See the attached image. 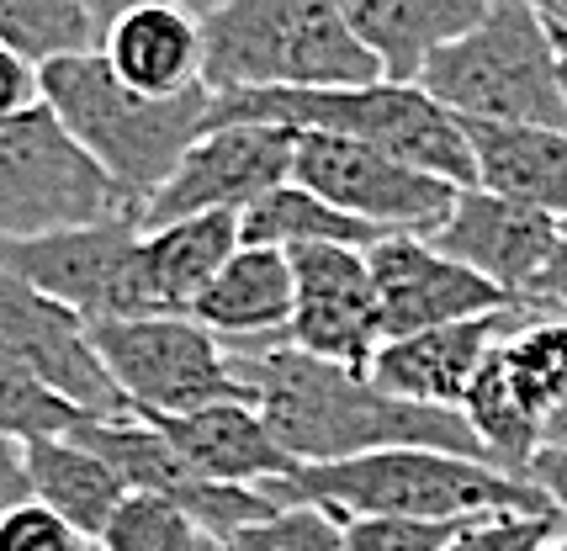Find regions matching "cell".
Here are the masks:
<instances>
[{
    "mask_svg": "<svg viewBox=\"0 0 567 551\" xmlns=\"http://www.w3.org/2000/svg\"><path fill=\"white\" fill-rule=\"evenodd\" d=\"M536 551H567V530H563V536H551V541H546V547H536Z\"/></svg>",
    "mask_w": 567,
    "mask_h": 551,
    "instance_id": "obj_41",
    "label": "cell"
},
{
    "mask_svg": "<svg viewBox=\"0 0 567 551\" xmlns=\"http://www.w3.org/2000/svg\"><path fill=\"white\" fill-rule=\"evenodd\" d=\"M85 414L64 393H53L43 376H32L17 361H0V435L38 440V435H70Z\"/></svg>",
    "mask_w": 567,
    "mask_h": 551,
    "instance_id": "obj_29",
    "label": "cell"
},
{
    "mask_svg": "<svg viewBox=\"0 0 567 551\" xmlns=\"http://www.w3.org/2000/svg\"><path fill=\"white\" fill-rule=\"evenodd\" d=\"M133 6H159V0H85V11H91L96 32H106V27L117 22L123 11H133ZM165 6H192V11H213L218 0H165Z\"/></svg>",
    "mask_w": 567,
    "mask_h": 551,
    "instance_id": "obj_38",
    "label": "cell"
},
{
    "mask_svg": "<svg viewBox=\"0 0 567 551\" xmlns=\"http://www.w3.org/2000/svg\"><path fill=\"white\" fill-rule=\"evenodd\" d=\"M234 372L260 403L266 425L297 461H340V456L382 451V446H441L477 461H494L462 408L414 403L388 393L367 366L323 361L292 340L228 351Z\"/></svg>",
    "mask_w": 567,
    "mask_h": 551,
    "instance_id": "obj_1",
    "label": "cell"
},
{
    "mask_svg": "<svg viewBox=\"0 0 567 551\" xmlns=\"http://www.w3.org/2000/svg\"><path fill=\"white\" fill-rule=\"evenodd\" d=\"M557 228H563L557 212H542V207L504 197V191H488V186H462L456 207L445 212V223L430 239L445 254L467 260L472 271L498 281L509 298L536 302L530 292H536V276L546 271V254L557 245Z\"/></svg>",
    "mask_w": 567,
    "mask_h": 551,
    "instance_id": "obj_15",
    "label": "cell"
},
{
    "mask_svg": "<svg viewBox=\"0 0 567 551\" xmlns=\"http://www.w3.org/2000/svg\"><path fill=\"white\" fill-rule=\"evenodd\" d=\"M0 551H96V541L53 503L22 499L0 514Z\"/></svg>",
    "mask_w": 567,
    "mask_h": 551,
    "instance_id": "obj_32",
    "label": "cell"
},
{
    "mask_svg": "<svg viewBox=\"0 0 567 551\" xmlns=\"http://www.w3.org/2000/svg\"><path fill=\"white\" fill-rule=\"evenodd\" d=\"M101 53L112 59V70L154 96H175L202 80V11L192 6H133L101 32Z\"/></svg>",
    "mask_w": 567,
    "mask_h": 551,
    "instance_id": "obj_20",
    "label": "cell"
},
{
    "mask_svg": "<svg viewBox=\"0 0 567 551\" xmlns=\"http://www.w3.org/2000/svg\"><path fill=\"white\" fill-rule=\"evenodd\" d=\"M228 551H346V520L323 503H281L276 514L239 530Z\"/></svg>",
    "mask_w": 567,
    "mask_h": 551,
    "instance_id": "obj_30",
    "label": "cell"
},
{
    "mask_svg": "<svg viewBox=\"0 0 567 551\" xmlns=\"http://www.w3.org/2000/svg\"><path fill=\"white\" fill-rule=\"evenodd\" d=\"M207 536L213 530H202L175 499L127 488V499L112 509L106 530L96 536V551H202Z\"/></svg>",
    "mask_w": 567,
    "mask_h": 551,
    "instance_id": "obj_28",
    "label": "cell"
},
{
    "mask_svg": "<svg viewBox=\"0 0 567 551\" xmlns=\"http://www.w3.org/2000/svg\"><path fill=\"white\" fill-rule=\"evenodd\" d=\"M292 254L276 250V245H239L228 254V266L207 281L192 319L213 329L228 351H249V345L292 340L287 334L292 329Z\"/></svg>",
    "mask_w": 567,
    "mask_h": 551,
    "instance_id": "obj_18",
    "label": "cell"
},
{
    "mask_svg": "<svg viewBox=\"0 0 567 551\" xmlns=\"http://www.w3.org/2000/svg\"><path fill=\"white\" fill-rule=\"evenodd\" d=\"M504 366L546 446L567 440V319L542 313L504 340Z\"/></svg>",
    "mask_w": 567,
    "mask_h": 551,
    "instance_id": "obj_25",
    "label": "cell"
},
{
    "mask_svg": "<svg viewBox=\"0 0 567 551\" xmlns=\"http://www.w3.org/2000/svg\"><path fill=\"white\" fill-rule=\"evenodd\" d=\"M551 22V43H557V75H563V96H567V22L563 17H546Z\"/></svg>",
    "mask_w": 567,
    "mask_h": 551,
    "instance_id": "obj_39",
    "label": "cell"
},
{
    "mask_svg": "<svg viewBox=\"0 0 567 551\" xmlns=\"http://www.w3.org/2000/svg\"><path fill=\"white\" fill-rule=\"evenodd\" d=\"M239 233H245V245H276V250H292V245H355V250H371L377 239H388V228L323 201L302 180H281L260 201H249L239 212Z\"/></svg>",
    "mask_w": 567,
    "mask_h": 551,
    "instance_id": "obj_24",
    "label": "cell"
},
{
    "mask_svg": "<svg viewBox=\"0 0 567 551\" xmlns=\"http://www.w3.org/2000/svg\"><path fill=\"white\" fill-rule=\"evenodd\" d=\"M38 101H43V64L27 59L22 49H11V43H0V123L22 117Z\"/></svg>",
    "mask_w": 567,
    "mask_h": 551,
    "instance_id": "obj_34",
    "label": "cell"
},
{
    "mask_svg": "<svg viewBox=\"0 0 567 551\" xmlns=\"http://www.w3.org/2000/svg\"><path fill=\"white\" fill-rule=\"evenodd\" d=\"M494 0H340L355 38L377 53L388 80H420L424 59L462 38Z\"/></svg>",
    "mask_w": 567,
    "mask_h": 551,
    "instance_id": "obj_21",
    "label": "cell"
},
{
    "mask_svg": "<svg viewBox=\"0 0 567 551\" xmlns=\"http://www.w3.org/2000/svg\"><path fill=\"white\" fill-rule=\"evenodd\" d=\"M133 212L96 154L74 138L49 101L0 123V239H27L70 223Z\"/></svg>",
    "mask_w": 567,
    "mask_h": 551,
    "instance_id": "obj_7",
    "label": "cell"
},
{
    "mask_svg": "<svg viewBox=\"0 0 567 551\" xmlns=\"http://www.w3.org/2000/svg\"><path fill=\"white\" fill-rule=\"evenodd\" d=\"M297 127L287 123H213L175 159L165 186L138 207V228H159L192 212H245L271 186L292 180Z\"/></svg>",
    "mask_w": 567,
    "mask_h": 551,
    "instance_id": "obj_11",
    "label": "cell"
},
{
    "mask_svg": "<svg viewBox=\"0 0 567 551\" xmlns=\"http://www.w3.org/2000/svg\"><path fill=\"white\" fill-rule=\"evenodd\" d=\"M530 298L542 302V308H551V313H567V218L557 228V245L546 254V271L536 276V292Z\"/></svg>",
    "mask_w": 567,
    "mask_h": 551,
    "instance_id": "obj_35",
    "label": "cell"
},
{
    "mask_svg": "<svg viewBox=\"0 0 567 551\" xmlns=\"http://www.w3.org/2000/svg\"><path fill=\"white\" fill-rule=\"evenodd\" d=\"M367 260L382 298V340H403L420 329L498 313L519 302L498 281L472 271L467 260L445 254L430 233H388L367 250Z\"/></svg>",
    "mask_w": 567,
    "mask_h": 551,
    "instance_id": "obj_13",
    "label": "cell"
},
{
    "mask_svg": "<svg viewBox=\"0 0 567 551\" xmlns=\"http://www.w3.org/2000/svg\"><path fill=\"white\" fill-rule=\"evenodd\" d=\"M213 123H287L297 133H346L361 144L424 165L456 186H477L467 123L424 91L420 80H361V85H271L228 91L213 101Z\"/></svg>",
    "mask_w": 567,
    "mask_h": 551,
    "instance_id": "obj_4",
    "label": "cell"
},
{
    "mask_svg": "<svg viewBox=\"0 0 567 551\" xmlns=\"http://www.w3.org/2000/svg\"><path fill=\"white\" fill-rule=\"evenodd\" d=\"M91 345L138 414H181L218 398H249L228 345L192 313L96 319Z\"/></svg>",
    "mask_w": 567,
    "mask_h": 551,
    "instance_id": "obj_8",
    "label": "cell"
},
{
    "mask_svg": "<svg viewBox=\"0 0 567 551\" xmlns=\"http://www.w3.org/2000/svg\"><path fill=\"white\" fill-rule=\"evenodd\" d=\"M32 499V477H27V456H22V440L0 435V514L11 503Z\"/></svg>",
    "mask_w": 567,
    "mask_h": 551,
    "instance_id": "obj_37",
    "label": "cell"
},
{
    "mask_svg": "<svg viewBox=\"0 0 567 551\" xmlns=\"http://www.w3.org/2000/svg\"><path fill=\"white\" fill-rule=\"evenodd\" d=\"M43 101L106 165V176L127 191L133 218H138V207L165 186L175 159L213 127L218 91L197 80L175 96H154V91L127 85L101 49H85L43 64Z\"/></svg>",
    "mask_w": 567,
    "mask_h": 551,
    "instance_id": "obj_3",
    "label": "cell"
},
{
    "mask_svg": "<svg viewBox=\"0 0 567 551\" xmlns=\"http://www.w3.org/2000/svg\"><path fill=\"white\" fill-rule=\"evenodd\" d=\"M525 477H530V482L542 488L546 499L563 509V520H567V440H563V446H542Z\"/></svg>",
    "mask_w": 567,
    "mask_h": 551,
    "instance_id": "obj_36",
    "label": "cell"
},
{
    "mask_svg": "<svg viewBox=\"0 0 567 551\" xmlns=\"http://www.w3.org/2000/svg\"><path fill=\"white\" fill-rule=\"evenodd\" d=\"M346 551H445L467 520H420V514H340Z\"/></svg>",
    "mask_w": 567,
    "mask_h": 551,
    "instance_id": "obj_31",
    "label": "cell"
},
{
    "mask_svg": "<svg viewBox=\"0 0 567 551\" xmlns=\"http://www.w3.org/2000/svg\"><path fill=\"white\" fill-rule=\"evenodd\" d=\"M0 43L49 64L64 53L101 49V32L85 0H0Z\"/></svg>",
    "mask_w": 567,
    "mask_h": 551,
    "instance_id": "obj_27",
    "label": "cell"
},
{
    "mask_svg": "<svg viewBox=\"0 0 567 551\" xmlns=\"http://www.w3.org/2000/svg\"><path fill=\"white\" fill-rule=\"evenodd\" d=\"M202 80L218 96L271 85H361L382 75L340 0H218L202 11Z\"/></svg>",
    "mask_w": 567,
    "mask_h": 551,
    "instance_id": "obj_5",
    "label": "cell"
},
{
    "mask_svg": "<svg viewBox=\"0 0 567 551\" xmlns=\"http://www.w3.org/2000/svg\"><path fill=\"white\" fill-rule=\"evenodd\" d=\"M542 313L546 308H536V302H515V308H498V313H477V319L435 324L420 329V334H403V340H382L367 372L398 398L456 408L498 340H509L519 324H530Z\"/></svg>",
    "mask_w": 567,
    "mask_h": 551,
    "instance_id": "obj_16",
    "label": "cell"
},
{
    "mask_svg": "<svg viewBox=\"0 0 567 551\" xmlns=\"http://www.w3.org/2000/svg\"><path fill=\"white\" fill-rule=\"evenodd\" d=\"M477 159V186L530 201L542 212L567 218V133L563 127H519L462 117Z\"/></svg>",
    "mask_w": 567,
    "mask_h": 551,
    "instance_id": "obj_22",
    "label": "cell"
},
{
    "mask_svg": "<svg viewBox=\"0 0 567 551\" xmlns=\"http://www.w3.org/2000/svg\"><path fill=\"white\" fill-rule=\"evenodd\" d=\"M292 345L346 361V366H371L382 345V298L371 276L367 250L355 245H292Z\"/></svg>",
    "mask_w": 567,
    "mask_h": 551,
    "instance_id": "obj_14",
    "label": "cell"
},
{
    "mask_svg": "<svg viewBox=\"0 0 567 551\" xmlns=\"http://www.w3.org/2000/svg\"><path fill=\"white\" fill-rule=\"evenodd\" d=\"M245 245L239 212H192L175 223L144 228L138 239V281H144L148 313H192L207 281L228 266V254Z\"/></svg>",
    "mask_w": 567,
    "mask_h": 551,
    "instance_id": "obj_19",
    "label": "cell"
},
{
    "mask_svg": "<svg viewBox=\"0 0 567 551\" xmlns=\"http://www.w3.org/2000/svg\"><path fill=\"white\" fill-rule=\"evenodd\" d=\"M175 440V451L186 456L202 477L218 482H255L266 488L276 477L297 467V456L276 440L255 398H218L202 408H181V414H144Z\"/></svg>",
    "mask_w": 567,
    "mask_h": 551,
    "instance_id": "obj_17",
    "label": "cell"
},
{
    "mask_svg": "<svg viewBox=\"0 0 567 551\" xmlns=\"http://www.w3.org/2000/svg\"><path fill=\"white\" fill-rule=\"evenodd\" d=\"M292 180L388 233H435L462 197L456 180L435 176L424 165H409L346 133H313V127L297 133Z\"/></svg>",
    "mask_w": 567,
    "mask_h": 551,
    "instance_id": "obj_10",
    "label": "cell"
},
{
    "mask_svg": "<svg viewBox=\"0 0 567 551\" xmlns=\"http://www.w3.org/2000/svg\"><path fill=\"white\" fill-rule=\"evenodd\" d=\"M22 456H27V477H32V499L53 503L91 541L106 530L112 509L127 499V482L117 477V467L91 451L85 440H74V435L22 440Z\"/></svg>",
    "mask_w": 567,
    "mask_h": 551,
    "instance_id": "obj_23",
    "label": "cell"
},
{
    "mask_svg": "<svg viewBox=\"0 0 567 551\" xmlns=\"http://www.w3.org/2000/svg\"><path fill=\"white\" fill-rule=\"evenodd\" d=\"M281 503H323L329 514H420V520H477V514H563L530 477H515L441 446H382L340 461H297L266 482Z\"/></svg>",
    "mask_w": 567,
    "mask_h": 551,
    "instance_id": "obj_2",
    "label": "cell"
},
{
    "mask_svg": "<svg viewBox=\"0 0 567 551\" xmlns=\"http://www.w3.org/2000/svg\"><path fill=\"white\" fill-rule=\"evenodd\" d=\"M0 361H17L32 376H43L80 414L133 408L91 345V319H80L70 302L38 292L11 271H0Z\"/></svg>",
    "mask_w": 567,
    "mask_h": 551,
    "instance_id": "obj_12",
    "label": "cell"
},
{
    "mask_svg": "<svg viewBox=\"0 0 567 551\" xmlns=\"http://www.w3.org/2000/svg\"><path fill=\"white\" fill-rule=\"evenodd\" d=\"M138 239L144 228L133 212L70 223L27 239H0V271L32 281L38 292L70 302L80 319H138L148 313L138 281Z\"/></svg>",
    "mask_w": 567,
    "mask_h": 551,
    "instance_id": "obj_9",
    "label": "cell"
},
{
    "mask_svg": "<svg viewBox=\"0 0 567 551\" xmlns=\"http://www.w3.org/2000/svg\"><path fill=\"white\" fill-rule=\"evenodd\" d=\"M456 408L467 414V425L477 429V440L488 446L494 467H504V472H515V477L530 472V461H536V451H542L546 440H542V429H536V419H530V408H525L515 393V376L504 366V340H498L494 355L477 366V376H472V387L462 393Z\"/></svg>",
    "mask_w": 567,
    "mask_h": 551,
    "instance_id": "obj_26",
    "label": "cell"
},
{
    "mask_svg": "<svg viewBox=\"0 0 567 551\" xmlns=\"http://www.w3.org/2000/svg\"><path fill=\"white\" fill-rule=\"evenodd\" d=\"M420 85L435 101H445L456 117L567 133L551 22L530 0H494L462 38L441 43L424 59Z\"/></svg>",
    "mask_w": 567,
    "mask_h": 551,
    "instance_id": "obj_6",
    "label": "cell"
},
{
    "mask_svg": "<svg viewBox=\"0 0 567 551\" xmlns=\"http://www.w3.org/2000/svg\"><path fill=\"white\" fill-rule=\"evenodd\" d=\"M530 6H542L546 17H563L567 22V0H530Z\"/></svg>",
    "mask_w": 567,
    "mask_h": 551,
    "instance_id": "obj_40",
    "label": "cell"
},
{
    "mask_svg": "<svg viewBox=\"0 0 567 551\" xmlns=\"http://www.w3.org/2000/svg\"><path fill=\"white\" fill-rule=\"evenodd\" d=\"M563 530H567L563 514H515V509H498V514L467 520L445 551H536L551 536H563Z\"/></svg>",
    "mask_w": 567,
    "mask_h": 551,
    "instance_id": "obj_33",
    "label": "cell"
}]
</instances>
